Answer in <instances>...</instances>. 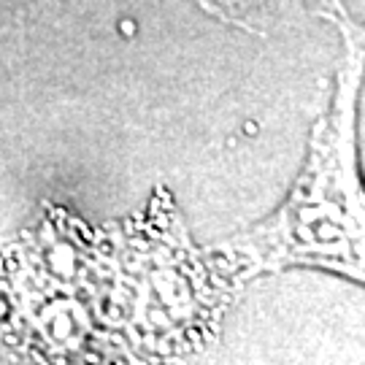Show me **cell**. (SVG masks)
Segmentation results:
<instances>
[]
</instances>
